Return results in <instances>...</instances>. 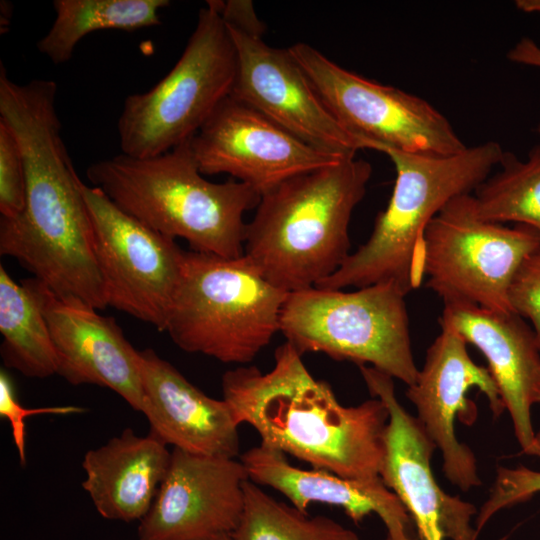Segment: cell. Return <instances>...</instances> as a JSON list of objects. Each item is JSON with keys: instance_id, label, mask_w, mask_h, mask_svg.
I'll use <instances>...</instances> for the list:
<instances>
[{"instance_id": "29", "label": "cell", "mask_w": 540, "mask_h": 540, "mask_svg": "<svg viewBox=\"0 0 540 540\" xmlns=\"http://www.w3.org/2000/svg\"><path fill=\"white\" fill-rule=\"evenodd\" d=\"M85 409L79 406H53L26 408L16 397L13 382L3 370L0 372V416L5 418L11 427L12 437L21 464H25V418L34 415L54 414L70 415L83 413Z\"/></svg>"}, {"instance_id": "15", "label": "cell", "mask_w": 540, "mask_h": 540, "mask_svg": "<svg viewBox=\"0 0 540 540\" xmlns=\"http://www.w3.org/2000/svg\"><path fill=\"white\" fill-rule=\"evenodd\" d=\"M191 144L203 175L229 174L260 196L291 177L345 160L306 144L231 95Z\"/></svg>"}, {"instance_id": "7", "label": "cell", "mask_w": 540, "mask_h": 540, "mask_svg": "<svg viewBox=\"0 0 540 540\" xmlns=\"http://www.w3.org/2000/svg\"><path fill=\"white\" fill-rule=\"evenodd\" d=\"M405 297L393 283L352 292L315 286L288 292L280 332L302 355L318 352L370 366L410 386L419 369L411 348Z\"/></svg>"}, {"instance_id": "34", "label": "cell", "mask_w": 540, "mask_h": 540, "mask_svg": "<svg viewBox=\"0 0 540 540\" xmlns=\"http://www.w3.org/2000/svg\"><path fill=\"white\" fill-rule=\"evenodd\" d=\"M210 540H233V539H232V534H231V535H221V536L212 538Z\"/></svg>"}, {"instance_id": "26", "label": "cell", "mask_w": 540, "mask_h": 540, "mask_svg": "<svg viewBox=\"0 0 540 540\" xmlns=\"http://www.w3.org/2000/svg\"><path fill=\"white\" fill-rule=\"evenodd\" d=\"M26 181L22 151L11 128L0 119V213L15 218L25 207Z\"/></svg>"}, {"instance_id": "1", "label": "cell", "mask_w": 540, "mask_h": 540, "mask_svg": "<svg viewBox=\"0 0 540 540\" xmlns=\"http://www.w3.org/2000/svg\"><path fill=\"white\" fill-rule=\"evenodd\" d=\"M57 84H24L0 69V119L19 142L25 169L23 212L0 220V254L16 259L57 297L106 308L94 252L93 229L77 175L62 138Z\"/></svg>"}, {"instance_id": "21", "label": "cell", "mask_w": 540, "mask_h": 540, "mask_svg": "<svg viewBox=\"0 0 540 540\" xmlns=\"http://www.w3.org/2000/svg\"><path fill=\"white\" fill-rule=\"evenodd\" d=\"M171 459L167 445L130 428L86 452L82 483L97 512L109 520L141 521L150 510Z\"/></svg>"}, {"instance_id": "19", "label": "cell", "mask_w": 540, "mask_h": 540, "mask_svg": "<svg viewBox=\"0 0 540 540\" xmlns=\"http://www.w3.org/2000/svg\"><path fill=\"white\" fill-rule=\"evenodd\" d=\"M150 435L185 452L236 458L238 423L228 403L206 395L154 350L140 351Z\"/></svg>"}, {"instance_id": "14", "label": "cell", "mask_w": 540, "mask_h": 540, "mask_svg": "<svg viewBox=\"0 0 540 540\" xmlns=\"http://www.w3.org/2000/svg\"><path fill=\"white\" fill-rule=\"evenodd\" d=\"M226 26L237 54L232 97L316 149L343 159L367 149L337 121L288 48Z\"/></svg>"}, {"instance_id": "13", "label": "cell", "mask_w": 540, "mask_h": 540, "mask_svg": "<svg viewBox=\"0 0 540 540\" xmlns=\"http://www.w3.org/2000/svg\"><path fill=\"white\" fill-rule=\"evenodd\" d=\"M441 332L427 350L422 369L406 396L417 410V419L443 458L446 478L463 491L481 484L476 458L456 436L455 422L471 425L477 417L468 391L476 387L488 399L494 416L505 407L488 370L469 356L467 342L447 321L439 319Z\"/></svg>"}, {"instance_id": "22", "label": "cell", "mask_w": 540, "mask_h": 540, "mask_svg": "<svg viewBox=\"0 0 540 540\" xmlns=\"http://www.w3.org/2000/svg\"><path fill=\"white\" fill-rule=\"evenodd\" d=\"M169 5L168 0H54L55 20L37 48L52 63L62 64L89 33L157 26L160 10Z\"/></svg>"}, {"instance_id": "20", "label": "cell", "mask_w": 540, "mask_h": 540, "mask_svg": "<svg viewBox=\"0 0 540 540\" xmlns=\"http://www.w3.org/2000/svg\"><path fill=\"white\" fill-rule=\"evenodd\" d=\"M240 460L250 481L280 492L303 513L312 503L341 507L355 523L376 513L389 540H418L407 510L380 477L350 479L325 470L301 469L291 465L286 454L262 443Z\"/></svg>"}, {"instance_id": "25", "label": "cell", "mask_w": 540, "mask_h": 540, "mask_svg": "<svg viewBox=\"0 0 540 540\" xmlns=\"http://www.w3.org/2000/svg\"><path fill=\"white\" fill-rule=\"evenodd\" d=\"M233 540H359L358 535L325 516L310 517L275 500L259 485L245 484L244 511Z\"/></svg>"}, {"instance_id": "28", "label": "cell", "mask_w": 540, "mask_h": 540, "mask_svg": "<svg viewBox=\"0 0 540 540\" xmlns=\"http://www.w3.org/2000/svg\"><path fill=\"white\" fill-rule=\"evenodd\" d=\"M513 312L532 324L540 350V244L518 267L508 292Z\"/></svg>"}, {"instance_id": "6", "label": "cell", "mask_w": 540, "mask_h": 540, "mask_svg": "<svg viewBox=\"0 0 540 540\" xmlns=\"http://www.w3.org/2000/svg\"><path fill=\"white\" fill-rule=\"evenodd\" d=\"M287 294L245 255L185 251L165 332L185 352L247 364L280 332Z\"/></svg>"}, {"instance_id": "17", "label": "cell", "mask_w": 540, "mask_h": 540, "mask_svg": "<svg viewBox=\"0 0 540 540\" xmlns=\"http://www.w3.org/2000/svg\"><path fill=\"white\" fill-rule=\"evenodd\" d=\"M47 322L58 360L57 374L72 385L92 384L117 393L139 412L144 409L140 351L113 317L57 297L36 278L22 280Z\"/></svg>"}, {"instance_id": "30", "label": "cell", "mask_w": 540, "mask_h": 540, "mask_svg": "<svg viewBox=\"0 0 540 540\" xmlns=\"http://www.w3.org/2000/svg\"><path fill=\"white\" fill-rule=\"evenodd\" d=\"M224 22L247 34L262 37L265 27L257 17L253 3L247 0L216 1Z\"/></svg>"}, {"instance_id": "12", "label": "cell", "mask_w": 540, "mask_h": 540, "mask_svg": "<svg viewBox=\"0 0 540 540\" xmlns=\"http://www.w3.org/2000/svg\"><path fill=\"white\" fill-rule=\"evenodd\" d=\"M359 369L370 394L389 414L380 478L407 510L418 540H477L471 526L474 505L446 493L436 482L431 468L436 447L418 419L398 401L394 378L370 366Z\"/></svg>"}, {"instance_id": "5", "label": "cell", "mask_w": 540, "mask_h": 540, "mask_svg": "<svg viewBox=\"0 0 540 540\" xmlns=\"http://www.w3.org/2000/svg\"><path fill=\"white\" fill-rule=\"evenodd\" d=\"M504 152L495 141L446 157L385 149L396 169L387 207L377 215L369 239L315 287L393 283L406 295L417 288V252L427 225L451 200L474 192Z\"/></svg>"}, {"instance_id": "23", "label": "cell", "mask_w": 540, "mask_h": 540, "mask_svg": "<svg viewBox=\"0 0 540 540\" xmlns=\"http://www.w3.org/2000/svg\"><path fill=\"white\" fill-rule=\"evenodd\" d=\"M1 357L26 377L57 374L58 360L47 322L30 292L0 266Z\"/></svg>"}, {"instance_id": "8", "label": "cell", "mask_w": 540, "mask_h": 540, "mask_svg": "<svg viewBox=\"0 0 540 540\" xmlns=\"http://www.w3.org/2000/svg\"><path fill=\"white\" fill-rule=\"evenodd\" d=\"M237 54L216 0L199 11L173 68L150 90L124 100L117 129L122 153L148 158L191 139L230 95Z\"/></svg>"}, {"instance_id": "18", "label": "cell", "mask_w": 540, "mask_h": 540, "mask_svg": "<svg viewBox=\"0 0 540 540\" xmlns=\"http://www.w3.org/2000/svg\"><path fill=\"white\" fill-rule=\"evenodd\" d=\"M440 319L485 356L522 451L536 456L531 409L540 403V350L532 327L515 312L463 302H445Z\"/></svg>"}, {"instance_id": "32", "label": "cell", "mask_w": 540, "mask_h": 540, "mask_svg": "<svg viewBox=\"0 0 540 540\" xmlns=\"http://www.w3.org/2000/svg\"><path fill=\"white\" fill-rule=\"evenodd\" d=\"M515 6L525 13H540V0H516Z\"/></svg>"}, {"instance_id": "24", "label": "cell", "mask_w": 540, "mask_h": 540, "mask_svg": "<svg viewBox=\"0 0 540 540\" xmlns=\"http://www.w3.org/2000/svg\"><path fill=\"white\" fill-rule=\"evenodd\" d=\"M499 170L474 191L476 215L488 222H514L540 236V143L526 160L505 151Z\"/></svg>"}, {"instance_id": "9", "label": "cell", "mask_w": 540, "mask_h": 540, "mask_svg": "<svg viewBox=\"0 0 540 540\" xmlns=\"http://www.w3.org/2000/svg\"><path fill=\"white\" fill-rule=\"evenodd\" d=\"M540 244L533 229L480 219L472 194L451 200L427 225L416 259V277L443 302H463L513 312L512 279L524 258Z\"/></svg>"}, {"instance_id": "36", "label": "cell", "mask_w": 540, "mask_h": 540, "mask_svg": "<svg viewBox=\"0 0 540 540\" xmlns=\"http://www.w3.org/2000/svg\"><path fill=\"white\" fill-rule=\"evenodd\" d=\"M385 540H389L388 538H386Z\"/></svg>"}, {"instance_id": "11", "label": "cell", "mask_w": 540, "mask_h": 540, "mask_svg": "<svg viewBox=\"0 0 540 540\" xmlns=\"http://www.w3.org/2000/svg\"><path fill=\"white\" fill-rule=\"evenodd\" d=\"M107 305L165 332L185 251L116 206L98 187L82 185Z\"/></svg>"}, {"instance_id": "35", "label": "cell", "mask_w": 540, "mask_h": 540, "mask_svg": "<svg viewBox=\"0 0 540 540\" xmlns=\"http://www.w3.org/2000/svg\"><path fill=\"white\" fill-rule=\"evenodd\" d=\"M537 133L540 135V121H539L538 126H537Z\"/></svg>"}, {"instance_id": "31", "label": "cell", "mask_w": 540, "mask_h": 540, "mask_svg": "<svg viewBox=\"0 0 540 540\" xmlns=\"http://www.w3.org/2000/svg\"><path fill=\"white\" fill-rule=\"evenodd\" d=\"M507 57L511 62L540 68V46L529 37L521 38Z\"/></svg>"}, {"instance_id": "2", "label": "cell", "mask_w": 540, "mask_h": 540, "mask_svg": "<svg viewBox=\"0 0 540 540\" xmlns=\"http://www.w3.org/2000/svg\"><path fill=\"white\" fill-rule=\"evenodd\" d=\"M221 385L238 425L254 428L260 443L345 478L380 477L389 418L384 403L373 397L342 405L290 343L275 350L268 372L240 366L225 372Z\"/></svg>"}, {"instance_id": "3", "label": "cell", "mask_w": 540, "mask_h": 540, "mask_svg": "<svg viewBox=\"0 0 540 540\" xmlns=\"http://www.w3.org/2000/svg\"><path fill=\"white\" fill-rule=\"evenodd\" d=\"M371 175L370 163L355 157L263 193L246 225L244 255L286 292L316 286L350 255L351 216Z\"/></svg>"}, {"instance_id": "33", "label": "cell", "mask_w": 540, "mask_h": 540, "mask_svg": "<svg viewBox=\"0 0 540 540\" xmlns=\"http://www.w3.org/2000/svg\"><path fill=\"white\" fill-rule=\"evenodd\" d=\"M535 442H536V457L540 460V429L535 432Z\"/></svg>"}, {"instance_id": "4", "label": "cell", "mask_w": 540, "mask_h": 540, "mask_svg": "<svg viewBox=\"0 0 540 540\" xmlns=\"http://www.w3.org/2000/svg\"><path fill=\"white\" fill-rule=\"evenodd\" d=\"M191 139L153 157L122 153L97 161L87 168V178L125 213L164 236L185 240L191 250L241 257L243 215L257 207L261 196L238 180H206Z\"/></svg>"}, {"instance_id": "10", "label": "cell", "mask_w": 540, "mask_h": 540, "mask_svg": "<svg viewBox=\"0 0 540 540\" xmlns=\"http://www.w3.org/2000/svg\"><path fill=\"white\" fill-rule=\"evenodd\" d=\"M288 50L337 121L367 149L446 157L467 148L425 99L346 70L309 44Z\"/></svg>"}, {"instance_id": "16", "label": "cell", "mask_w": 540, "mask_h": 540, "mask_svg": "<svg viewBox=\"0 0 540 540\" xmlns=\"http://www.w3.org/2000/svg\"><path fill=\"white\" fill-rule=\"evenodd\" d=\"M248 480L241 460L173 448L167 474L138 526V540L231 535L244 511Z\"/></svg>"}, {"instance_id": "27", "label": "cell", "mask_w": 540, "mask_h": 540, "mask_svg": "<svg viewBox=\"0 0 540 540\" xmlns=\"http://www.w3.org/2000/svg\"><path fill=\"white\" fill-rule=\"evenodd\" d=\"M539 492L540 471L522 465L516 468L498 467L489 497L476 518L477 533L499 510L524 502Z\"/></svg>"}]
</instances>
